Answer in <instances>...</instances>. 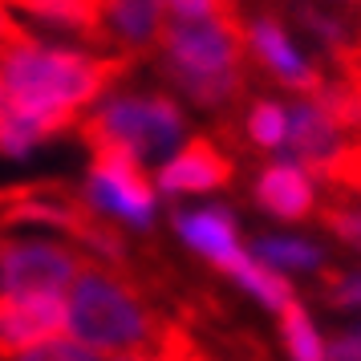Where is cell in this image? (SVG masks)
<instances>
[{"label":"cell","instance_id":"cell-1","mask_svg":"<svg viewBox=\"0 0 361 361\" xmlns=\"http://www.w3.org/2000/svg\"><path fill=\"white\" fill-rule=\"evenodd\" d=\"M122 73H126V57L114 53L49 45L20 29L0 41L4 106L25 114L45 138L69 130L85 106H94Z\"/></svg>","mask_w":361,"mask_h":361},{"label":"cell","instance_id":"cell-2","mask_svg":"<svg viewBox=\"0 0 361 361\" xmlns=\"http://www.w3.org/2000/svg\"><path fill=\"white\" fill-rule=\"evenodd\" d=\"M69 325L66 333L102 357H159L166 341V325L147 309V300L134 293L110 268L85 260L82 276L66 293Z\"/></svg>","mask_w":361,"mask_h":361},{"label":"cell","instance_id":"cell-3","mask_svg":"<svg viewBox=\"0 0 361 361\" xmlns=\"http://www.w3.org/2000/svg\"><path fill=\"white\" fill-rule=\"evenodd\" d=\"M244 45L247 25L240 17L166 20L163 37H159L163 73L195 106L224 110L244 90Z\"/></svg>","mask_w":361,"mask_h":361},{"label":"cell","instance_id":"cell-4","mask_svg":"<svg viewBox=\"0 0 361 361\" xmlns=\"http://www.w3.org/2000/svg\"><path fill=\"white\" fill-rule=\"evenodd\" d=\"M90 147H114L138 163H166L187 142V118L166 94H110L82 122Z\"/></svg>","mask_w":361,"mask_h":361},{"label":"cell","instance_id":"cell-5","mask_svg":"<svg viewBox=\"0 0 361 361\" xmlns=\"http://www.w3.org/2000/svg\"><path fill=\"white\" fill-rule=\"evenodd\" d=\"M90 171H85L82 199L102 219H118L130 228H150L159 207V187L147 175V163L114 147H90Z\"/></svg>","mask_w":361,"mask_h":361},{"label":"cell","instance_id":"cell-6","mask_svg":"<svg viewBox=\"0 0 361 361\" xmlns=\"http://www.w3.org/2000/svg\"><path fill=\"white\" fill-rule=\"evenodd\" d=\"M85 256L57 240H0V293H69Z\"/></svg>","mask_w":361,"mask_h":361},{"label":"cell","instance_id":"cell-7","mask_svg":"<svg viewBox=\"0 0 361 361\" xmlns=\"http://www.w3.org/2000/svg\"><path fill=\"white\" fill-rule=\"evenodd\" d=\"M69 325L66 293H0V361L61 337Z\"/></svg>","mask_w":361,"mask_h":361},{"label":"cell","instance_id":"cell-8","mask_svg":"<svg viewBox=\"0 0 361 361\" xmlns=\"http://www.w3.org/2000/svg\"><path fill=\"white\" fill-rule=\"evenodd\" d=\"M231 175H235V163L212 138L199 134V138H187L166 163H159L154 187L159 195H207V191L228 187Z\"/></svg>","mask_w":361,"mask_h":361},{"label":"cell","instance_id":"cell-9","mask_svg":"<svg viewBox=\"0 0 361 361\" xmlns=\"http://www.w3.org/2000/svg\"><path fill=\"white\" fill-rule=\"evenodd\" d=\"M345 126L329 114L317 98L296 102L288 110V138H284V150H288V163L305 166L309 175H325L329 163L341 154L349 142H345Z\"/></svg>","mask_w":361,"mask_h":361},{"label":"cell","instance_id":"cell-10","mask_svg":"<svg viewBox=\"0 0 361 361\" xmlns=\"http://www.w3.org/2000/svg\"><path fill=\"white\" fill-rule=\"evenodd\" d=\"M175 231H179L183 244L199 252L203 260H212L219 272H231L247 256V247L240 244V228H235L231 212H224V207L175 212Z\"/></svg>","mask_w":361,"mask_h":361},{"label":"cell","instance_id":"cell-11","mask_svg":"<svg viewBox=\"0 0 361 361\" xmlns=\"http://www.w3.org/2000/svg\"><path fill=\"white\" fill-rule=\"evenodd\" d=\"M247 49L260 57V66L268 73H276L284 85H293V90L309 94V98L325 85V73L300 57V49L293 45V37L284 33L272 17H256L247 25Z\"/></svg>","mask_w":361,"mask_h":361},{"label":"cell","instance_id":"cell-12","mask_svg":"<svg viewBox=\"0 0 361 361\" xmlns=\"http://www.w3.org/2000/svg\"><path fill=\"white\" fill-rule=\"evenodd\" d=\"M256 203L276 219H309L317 212V187L312 175L296 163H272L256 179Z\"/></svg>","mask_w":361,"mask_h":361},{"label":"cell","instance_id":"cell-13","mask_svg":"<svg viewBox=\"0 0 361 361\" xmlns=\"http://www.w3.org/2000/svg\"><path fill=\"white\" fill-rule=\"evenodd\" d=\"M166 29V0H106V41L126 53L159 45Z\"/></svg>","mask_w":361,"mask_h":361},{"label":"cell","instance_id":"cell-14","mask_svg":"<svg viewBox=\"0 0 361 361\" xmlns=\"http://www.w3.org/2000/svg\"><path fill=\"white\" fill-rule=\"evenodd\" d=\"M20 17L45 20L57 29H69L78 37L106 41V0H4Z\"/></svg>","mask_w":361,"mask_h":361},{"label":"cell","instance_id":"cell-15","mask_svg":"<svg viewBox=\"0 0 361 361\" xmlns=\"http://www.w3.org/2000/svg\"><path fill=\"white\" fill-rule=\"evenodd\" d=\"M244 293H252L256 300H260L264 309H272L280 312L284 305H293L296 296H293V284L284 280V272H276V268H268L264 260H256V256H244V260L235 264L228 272Z\"/></svg>","mask_w":361,"mask_h":361},{"label":"cell","instance_id":"cell-16","mask_svg":"<svg viewBox=\"0 0 361 361\" xmlns=\"http://www.w3.org/2000/svg\"><path fill=\"white\" fill-rule=\"evenodd\" d=\"M252 256L264 260L268 268H276V272H300V268H321L325 256H321V247L309 244V240H293V235H260L256 244H252Z\"/></svg>","mask_w":361,"mask_h":361},{"label":"cell","instance_id":"cell-17","mask_svg":"<svg viewBox=\"0 0 361 361\" xmlns=\"http://www.w3.org/2000/svg\"><path fill=\"white\" fill-rule=\"evenodd\" d=\"M280 337H284V349L293 361H325V341H321V333L309 321L300 300L280 309Z\"/></svg>","mask_w":361,"mask_h":361},{"label":"cell","instance_id":"cell-18","mask_svg":"<svg viewBox=\"0 0 361 361\" xmlns=\"http://www.w3.org/2000/svg\"><path fill=\"white\" fill-rule=\"evenodd\" d=\"M317 215L337 240H345L349 247L361 252V199L349 195V191H337V187H325V199L317 203Z\"/></svg>","mask_w":361,"mask_h":361},{"label":"cell","instance_id":"cell-19","mask_svg":"<svg viewBox=\"0 0 361 361\" xmlns=\"http://www.w3.org/2000/svg\"><path fill=\"white\" fill-rule=\"evenodd\" d=\"M244 130L252 138V147L260 150H280L288 138V110L280 102H252V110L244 118Z\"/></svg>","mask_w":361,"mask_h":361},{"label":"cell","instance_id":"cell-20","mask_svg":"<svg viewBox=\"0 0 361 361\" xmlns=\"http://www.w3.org/2000/svg\"><path fill=\"white\" fill-rule=\"evenodd\" d=\"M45 142V134L37 130L25 114H17L13 106H0V154L4 159H29L37 147Z\"/></svg>","mask_w":361,"mask_h":361},{"label":"cell","instance_id":"cell-21","mask_svg":"<svg viewBox=\"0 0 361 361\" xmlns=\"http://www.w3.org/2000/svg\"><path fill=\"white\" fill-rule=\"evenodd\" d=\"M13 361H102V353L85 349L82 341H73L69 333H61V337H53V341L37 345V349H25V353H17Z\"/></svg>","mask_w":361,"mask_h":361},{"label":"cell","instance_id":"cell-22","mask_svg":"<svg viewBox=\"0 0 361 361\" xmlns=\"http://www.w3.org/2000/svg\"><path fill=\"white\" fill-rule=\"evenodd\" d=\"M240 17L235 0H166V20H224Z\"/></svg>","mask_w":361,"mask_h":361},{"label":"cell","instance_id":"cell-23","mask_svg":"<svg viewBox=\"0 0 361 361\" xmlns=\"http://www.w3.org/2000/svg\"><path fill=\"white\" fill-rule=\"evenodd\" d=\"M321 296L333 309H361V272H329L321 280Z\"/></svg>","mask_w":361,"mask_h":361},{"label":"cell","instance_id":"cell-24","mask_svg":"<svg viewBox=\"0 0 361 361\" xmlns=\"http://www.w3.org/2000/svg\"><path fill=\"white\" fill-rule=\"evenodd\" d=\"M325 361H361V325L341 333L337 341L325 349Z\"/></svg>","mask_w":361,"mask_h":361},{"label":"cell","instance_id":"cell-25","mask_svg":"<svg viewBox=\"0 0 361 361\" xmlns=\"http://www.w3.org/2000/svg\"><path fill=\"white\" fill-rule=\"evenodd\" d=\"M114 361H159V357H114Z\"/></svg>","mask_w":361,"mask_h":361},{"label":"cell","instance_id":"cell-26","mask_svg":"<svg viewBox=\"0 0 361 361\" xmlns=\"http://www.w3.org/2000/svg\"><path fill=\"white\" fill-rule=\"evenodd\" d=\"M0 106H4V82H0Z\"/></svg>","mask_w":361,"mask_h":361}]
</instances>
